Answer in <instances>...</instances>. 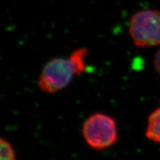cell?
Returning a JSON list of instances; mask_svg holds the SVG:
<instances>
[{"mask_svg":"<svg viewBox=\"0 0 160 160\" xmlns=\"http://www.w3.org/2000/svg\"><path fill=\"white\" fill-rule=\"evenodd\" d=\"M88 53L87 48H80L74 50L69 57H54L48 61L38 79L39 89L53 94L66 88L75 76L85 72Z\"/></svg>","mask_w":160,"mask_h":160,"instance_id":"6da1fadb","label":"cell"},{"mask_svg":"<svg viewBox=\"0 0 160 160\" xmlns=\"http://www.w3.org/2000/svg\"><path fill=\"white\" fill-rule=\"evenodd\" d=\"M82 133L87 145L97 151H103L112 147L119 138L115 119L104 113L90 115L84 122Z\"/></svg>","mask_w":160,"mask_h":160,"instance_id":"7a4b0ae2","label":"cell"},{"mask_svg":"<svg viewBox=\"0 0 160 160\" xmlns=\"http://www.w3.org/2000/svg\"><path fill=\"white\" fill-rule=\"evenodd\" d=\"M128 33L136 47L160 45V11L147 9L136 12L129 20Z\"/></svg>","mask_w":160,"mask_h":160,"instance_id":"3957f363","label":"cell"},{"mask_svg":"<svg viewBox=\"0 0 160 160\" xmlns=\"http://www.w3.org/2000/svg\"><path fill=\"white\" fill-rule=\"evenodd\" d=\"M145 137L151 141L160 144V108H158L148 118Z\"/></svg>","mask_w":160,"mask_h":160,"instance_id":"277c9868","label":"cell"},{"mask_svg":"<svg viewBox=\"0 0 160 160\" xmlns=\"http://www.w3.org/2000/svg\"><path fill=\"white\" fill-rule=\"evenodd\" d=\"M0 160H17L15 149L8 140L0 139Z\"/></svg>","mask_w":160,"mask_h":160,"instance_id":"5b68a950","label":"cell"},{"mask_svg":"<svg viewBox=\"0 0 160 160\" xmlns=\"http://www.w3.org/2000/svg\"><path fill=\"white\" fill-rule=\"evenodd\" d=\"M154 67L156 71L160 74V49L157 51L154 57Z\"/></svg>","mask_w":160,"mask_h":160,"instance_id":"8992f818","label":"cell"}]
</instances>
